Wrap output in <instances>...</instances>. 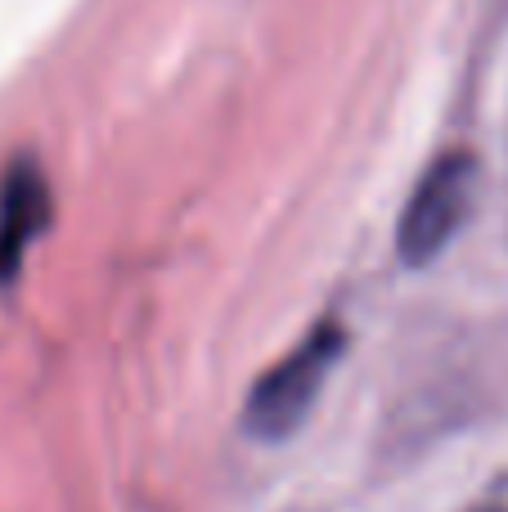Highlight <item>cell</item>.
Returning a JSON list of instances; mask_svg holds the SVG:
<instances>
[{
    "mask_svg": "<svg viewBox=\"0 0 508 512\" xmlns=\"http://www.w3.org/2000/svg\"><path fill=\"white\" fill-rule=\"evenodd\" d=\"M477 185V158L464 149H450L423 171L414 185L410 207H405L401 225H396V252L405 265H428L450 248L459 225L468 221Z\"/></svg>",
    "mask_w": 508,
    "mask_h": 512,
    "instance_id": "obj_2",
    "label": "cell"
},
{
    "mask_svg": "<svg viewBox=\"0 0 508 512\" xmlns=\"http://www.w3.org/2000/svg\"><path fill=\"white\" fill-rule=\"evenodd\" d=\"M342 351H347V328L338 319H320L275 369L257 378V387L248 391V405H243V427L261 441L293 436L302 418L311 414V405L320 400L324 378L342 360Z\"/></svg>",
    "mask_w": 508,
    "mask_h": 512,
    "instance_id": "obj_1",
    "label": "cell"
},
{
    "mask_svg": "<svg viewBox=\"0 0 508 512\" xmlns=\"http://www.w3.org/2000/svg\"><path fill=\"white\" fill-rule=\"evenodd\" d=\"M45 216H50L45 176L36 167H14L0 185V279L18 270L27 243L45 230Z\"/></svg>",
    "mask_w": 508,
    "mask_h": 512,
    "instance_id": "obj_3",
    "label": "cell"
},
{
    "mask_svg": "<svg viewBox=\"0 0 508 512\" xmlns=\"http://www.w3.org/2000/svg\"><path fill=\"white\" fill-rule=\"evenodd\" d=\"M477 512H508V508H500V504H491V508H477Z\"/></svg>",
    "mask_w": 508,
    "mask_h": 512,
    "instance_id": "obj_4",
    "label": "cell"
}]
</instances>
